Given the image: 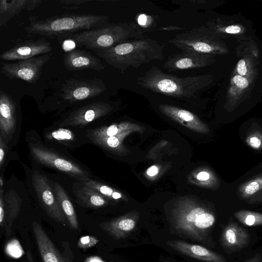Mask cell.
<instances>
[{
    "mask_svg": "<svg viewBox=\"0 0 262 262\" xmlns=\"http://www.w3.org/2000/svg\"><path fill=\"white\" fill-rule=\"evenodd\" d=\"M164 47L156 40L144 37L94 51L108 65L123 72L130 67L138 68L153 60H162Z\"/></svg>",
    "mask_w": 262,
    "mask_h": 262,
    "instance_id": "obj_1",
    "label": "cell"
},
{
    "mask_svg": "<svg viewBox=\"0 0 262 262\" xmlns=\"http://www.w3.org/2000/svg\"><path fill=\"white\" fill-rule=\"evenodd\" d=\"M106 15L94 14H66L54 16L44 19L30 17V26L24 28L30 34H38L58 40L84 31L107 24Z\"/></svg>",
    "mask_w": 262,
    "mask_h": 262,
    "instance_id": "obj_2",
    "label": "cell"
},
{
    "mask_svg": "<svg viewBox=\"0 0 262 262\" xmlns=\"http://www.w3.org/2000/svg\"><path fill=\"white\" fill-rule=\"evenodd\" d=\"M211 79L210 75L179 77L152 66L143 75L137 77V83L141 88L157 93L190 98L208 85Z\"/></svg>",
    "mask_w": 262,
    "mask_h": 262,
    "instance_id": "obj_3",
    "label": "cell"
},
{
    "mask_svg": "<svg viewBox=\"0 0 262 262\" xmlns=\"http://www.w3.org/2000/svg\"><path fill=\"white\" fill-rule=\"evenodd\" d=\"M26 140L29 157L34 163L60 171L81 183L91 179L92 173L86 167L49 146L35 131L27 133Z\"/></svg>",
    "mask_w": 262,
    "mask_h": 262,
    "instance_id": "obj_4",
    "label": "cell"
},
{
    "mask_svg": "<svg viewBox=\"0 0 262 262\" xmlns=\"http://www.w3.org/2000/svg\"><path fill=\"white\" fill-rule=\"evenodd\" d=\"M144 31L134 21L106 24L101 27L80 31L67 38L92 50L108 48L144 37Z\"/></svg>",
    "mask_w": 262,
    "mask_h": 262,
    "instance_id": "obj_5",
    "label": "cell"
},
{
    "mask_svg": "<svg viewBox=\"0 0 262 262\" xmlns=\"http://www.w3.org/2000/svg\"><path fill=\"white\" fill-rule=\"evenodd\" d=\"M188 211L177 216L174 229L179 233L193 240L205 241L209 237V230L215 222L214 216L201 207Z\"/></svg>",
    "mask_w": 262,
    "mask_h": 262,
    "instance_id": "obj_6",
    "label": "cell"
},
{
    "mask_svg": "<svg viewBox=\"0 0 262 262\" xmlns=\"http://www.w3.org/2000/svg\"><path fill=\"white\" fill-rule=\"evenodd\" d=\"M169 42L183 52L211 55L221 50L214 34L203 26L178 34Z\"/></svg>",
    "mask_w": 262,
    "mask_h": 262,
    "instance_id": "obj_7",
    "label": "cell"
},
{
    "mask_svg": "<svg viewBox=\"0 0 262 262\" xmlns=\"http://www.w3.org/2000/svg\"><path fill=\"white\" fill-rule=\"evenodd\" d=\"M51 182L39 171L36 170L33 172L32 184L41 206L50 217L66 225L68 221L58 204Z\"/></svg>",
    "mask_w": 262,
    "mask_h": 262,
    "instance_id": "obj_8",
    "label": "cell"
},
{
    "mask_svg": "<svg viewBox=\"0 0 262 262\" xmlns=\"http://www.w3.org/2000/svg\"><path fill=\"white\" fill-rule=\"evenodd\" d=\"M51 57V55L47 54L15 63H2L1 71L11 79H22L34 83L40 78L43 67Z\"/></svg>",
    "mask_w": 262,
    "mask_h": 262,
    "instance_id": "obj_9",
    "label": "cell"
},
{
    "mask_svg": "<svg viewBox=\"0 0 262 262\" xmlns=\"http://www.w3.org/2000/svg\"><path fill=\"white\" fill-rule=\"evenodd\" d=\"M16 105L13 99L0 91V136L10 147L17 142L20 131Z\"/></svg>",
    "mask_w": 262,
    "mask_h": 262,
    "instance_id": "obj_10",
    "label": "cell"
},
{
    "mask_svg": "<svg viewBox=\"0 0 262 262\" xmlns=\"http://www.w3.org/2000/svg\"><path fill=\"white\" fill-rule=\"evenodd\" d=\"M106 89L102 79L80 80L71 78L62 84L60 95L64 100L74 103L97 96Z\"/></svg>",
    "mask_w": 262,
    "mask_h": 262,
    "instance_id": "obj_11",
    "label": "cell"
},
{
    "mask_svg": "<svg viewBox=\"0 0 262 262\" xmlns=\"http://www.w3.org/2000/svg\"><path fill=\"white\" fill-rule=\"evenodd\" d=\"M111 105L104 102H95L71 112L59 124V126H82L106 115Z\"/></svg>",
    "mask_w": 262,
    "mask_h": 262,
    "instance_id": "obj_12",
    "label": "cell"
},
{
    "mask_svg": "<svg viewBox=\"0 0 262 262\" xmlns=\"http://www.w3.org/2000/svg\"><path fill=\"white\" fill-rule=\"evenodd\" d=\"M52 49L51 42L42 37L37 40H29L18 43L2 53L0 58L9 61L26 60L39 54H47Z\"/></svg>",
    "mask_w": 262,
    "mask_h": 262,
    "instance_id": "obj_13",
    "label": "cell"
},
{
    "mask_svg": "<svg viewBox=\"0 0 262 262\" xmlns=\"http://www.w3.org/2000/svg\"><path fill=\"white\" fill-rule=\"evenodd\" d=\"M213 62L211 55L182 52L168 57L163 67L169 72L204 67Z\"/></svg>",
    "mask_w": 262,
    "mask_h": 262,
    "instance_id": "obj_14",
    "label": "cell"
},
{
    "mask_svg": "<svg viewBox=\"0 0 262 262\" xmlns=\"http://www.w3.org/2000/svg\"><path fill=\"white\" fill-rule=\"evenodd\" d=\"M21 205V199L11 190L6 193L0 188V226L7 236L11 235L14 220L18 215Z\"/></svg>",
    "mask_w": 262,
    "mask_h": 262,
    "instance_id": "obj_15",
    "label": "cell"
},
{
    "mask_svg": "<svg viewBox=\"0 0 262 262\" xmlns=\"http://www.w3.org/2000/svg\"><path fill=\"white\" fill-rule=\"evenodd\" d=\"M248 231L233 221H230L223 229L220 243L227 253L239 251L245 248L250 242Z\"/></svg>",
    "mask_w": 262,
    "mask_h": 262,
    "instance_id": "obj_16",
    "label": "cell"
},
{
    "mask_svg": "<svg viewBox=\"0 0 262 262\" xmlns=\"http://www.w3.org/2000/svg\"><path fill=\"white\" fill-rule=\"evenodd\" d=\"M63 63L70 71L88 69L101 71L105 68L99 58L85 50L79 49H74L65 53Z\"/></svg>",
    "mask_w": 262,
    "mask_h": 262,
    "instance_id": "obj_17",
    "label": "cell"
},
{
    "mask_svg": "<svg viewBox=\"0 0 262 262\" xmlns=\"http://www.w3.org/2000/svg\"><path fill=\"white\" fill-rule=\"evenodd\" d=\"M32 228L43 262H72L73 258L60 253L38 223L33 222Z\"/></svg>",
    "mask_w": 262,
    "mask_h": 262,
    "instance_id": "obj_18",
    "label": "cell"
},
{
    "mask_svg": "<svg viewBox=\"0 0 262 262\" xmlns=\"http://www.w3.org/2000/svg\"><path fill=\"white\" fill-rule=\"evenodd\" d=\"M167 245L184 255L202 261L226 262V259L222 255L200 245L188 243L180 240L168 241Z\"/></svg>",
    "mask_w": 262,
    "mask_h": 262,
    "instance_id": "obj_19",
    "label": "cell"
},
{
    "mask_svg": "<svg viewBox=\"0 0 262 262\" xmlns=\"http://www.w3.org/2000/svg\"><path fill=\"white\" fill-rule=\"evenodd\" d=\"M46 143L48 145H59L63 149L73 150L79 145L76 134L69 128H57L43 133Z\"/></svg>",
    "mask_w": 262,
    "mask_h": 262,
    "instance_id": "obj_20",
    "label": "cell"
},
{
    "mask_svg": "<svg viewBox=\"0 0 262 262\" xmlns=\"http://www.w3.org/2000/svg\"><path fill=\"white\" fill-rule=\"evenodd\" d=\"M54 192L58 204L69 225L74 229H79V223L74 206L64 188L57 182H54Z\"/></svg>",
    "mask_w": 262,
    "mask_h": 262,
    "instance_id": "obj_21",
    "label": "cell"
},
{
    "mask_svg": "<svg viewBox=\"0 0 262 262\" xmlns=\"http://www.w3.org/2000/svg\"><path fill=\"white\" fill-rule=\"evenodd\" d=\"M136 225L133 219L125 217L102 223L100 226L102 230L118 239L127 236L134 229Z\"/></svg>",
    "mask_w": 262,
    "mask_h": 262,
    "instance_id": "obj_22",
    "label": "cell"
},
{
    "mask_svg": "<svg viewBox=\"0 0 262 262\" xmlns=\"http://www.w3.org/2000/svg\"><path fill=\"white\" fill-rule=\"evenodd\" d=\"M81 183L82 185L74 192L80 205L87 208H97L106 204L107 202L104 196Z\"/></svg>",
    "mask_w": 262,
    "mask_h": 262,
    "instance_id": "obj_23",
    "label": "cell"
},
{
    "mask_svg": "<svg viewBox=\"0 0 262 262\" xmlns=\"http://www.w3.org/2000/svg\"><path fill=\"white\" fill-rule=\"evenodd\" d=\"M29 0H1L0 1V27L27 9Z\"/></svg>",
    "mask_w": 262,
    "mask_h": 262,
    "instance_id": "obj_24",
    "label": "cell"
},
{
    "mask_svg": "<svg viewBox=\"0 0 262 262\" xmlns=\"http://www.w3.org/2000/svg\"><path fill=\"white\" fill-rule=\"evenodd\" d=\"M262 190V173L239 185L237 194L242 200H247Z\"/></svg>",
    "mask_w": 262,
    "mask_h": 262,
    "instance_id": "obj_25",
    "label": "cell"
},
{
    "mask_svg": "<svg viewBox=\"0 0 262 262\" xmlns=\"http://www.w3.org/2000/svg\"><path fill=\"white\" fill-rule=\"evenodd\" d=\"M234 216L243 224L248 226L262 225V213L250 210H241L234 213Z\"/></svg>",
    "mask_w": 262,
    "mask_h": 262,
    "instance_id": "obj_26",
    "label": "cell"
},
{
    "mask_svg": "<svg viewBox=\"0 0 262 262\" xmlns=\"http://www.w3.org/2000/svg\"><path fill=\"white\" fill-rule=\"evenodd\" d=\"M245 142L249 146L255 150L262 149V130L252 129L247 135Z\"/></svg>",
    "mask_w": 262,
    "mask_h": 262,
    "instance_id": "obj_27",
    "label": "cell"
},
{
    "mask_svg": "<svg viewBox=\"0 0 262 262\" xmlns=\"http://www.w3.org/2000/svg\"><path fill=\"white\" fill-rule=\"evenodd\" d=\"M5 252L8 256L13 258H18L25 253L19 242L16 239L11 240L7 244Z\"/></svg>",
    "mask_w": 262,
    "mask_h": 262,
    "instance_id": "obj_28",
    "label": "cell"
},
{
    "mask_svg": "<svg viewBox=\"0 0 262 262\" xmlns=\"http://www.w3.org/2000/svg\"><path fill=\"white\" fill-rule=\"evenodd\" d=\"M10 147L9 146L0 136V170L4 172L11 154Z\"/></svg>",
    "mask_w": 262,
    "mask_h": 262,
    "instance_id": "obj_29",
    "label": "cell"
},
{
    "mask_svg": "<svg viewBox=\"0 0 262 262\" xmlns=\"http://www.w3.org/2000/svg\"><path fill=\"white\" fill-rule=\"evenodd\" d=\"M99 240L95 236L86 235L81 237L77 243V246L82 249H87L94 246Z\"/></svg>",
    "mask_w": 262,
    "mask_h": 262,
    "instance_id": "obj_30",
    "label": "cell"
},
{
    "mask_svg": "<svg viewBox=\"0 0 262 262\" xmlns=\"http://www.w3.org/2000/svg\"><path fill=\"white\" fill-rule=\"evenodd\" d=\"M233 82L237 87L243 89L247 88L249 85L248 79L239 75H236L233 77Z\"/></svg>",
    "mask_w": 262,
    "mask_h": 262,
    "instance_id": "obj_31",
    "label": "cell"
},
{
    "mask_svg": "<svg viewBox=\"0 0 262 262\" xmlns=\"http://www.w3.org/2000/svg\"><path fill=\"white\" fill-rule=\"evenodd\" d=\"M151 17L149 16L146 15L145 14H141L138 18V25L142 28L143 30V28H145L146 27H148V23L150 24V21L151 19Z\"/></svg>",
    "mask_w": 262,
    "mask_h": 262,
    "instance_id": "obj_32",
    "label": "cell"
},
{
    "mask_svg": "<svg viewBox=\"0 0 262 262\" xmlns=\"http://www.w3.org/2000/svg\"><path fill=\"white\" fill-rule=\"evenodd\" d=\"M237 71L239 75L244 76L246 75L247 72V68L244 59H241L237 64Z\"/></svg>",
    "mask_w": 262,
    "mask_h": 262,
    "instance_id": "obj_33",
    "label": "cell"
},
{
    "mask_svg": "<svg viewBox=\"0 0 262 262\" xmlns=\"http://www.w3.org/2000/svg\"><path fill=\"white\" fill-rule=\"evenodd\" d=\"M246 202L249 204L262 203V190L246 200Z\"/></svg>",
    "mask_w": 262,
    "mask_h": 262,
    "instance_id": "obj_34",
    "label": "cell"
},
{
    "mask_svg": "<svg viewBox=\"0 0 262 262\" xmlns=\"http://www.w3.org/2000/svg\"><path fill=\"white\" fill-rule=\"evenodd\" d=\"M199 180L202 181H207L208 180H214L216 181V178H213L212 177L211 173H210L207 171H201L199 173L196 177Z\"/></svg>",
    "mask_w": 262,
    "mask_h": 262,
    "instance_id": "obj_35",
    "label": "cell"
},
{
    "mask_svg": "<svg viewBox=\"0 0 262 262\" xmlns=\"http://www.w3.org/2000/svg\"><path fill=\"white\" fill-rule=\"evenodd\" d=\"M227 33L237 34L241 31L240 27L237 25H231L227 27L224 29Z\"/></svg>",
    "mask_w": 262,
    "mask_h": 262,
    "instance_id": "obj_36",
    "label": "cell"
},
{
    "mask_svg": "<svg viewBox=\"0 0 262 262\" xmlns=\"http://www.w3.org/2000/svg\"><path fill=\"white\" fill-rule=\"evenodd\" d=\"M42 1L39 0H29L27 10L31 11L38 6Z\"/></svg>",
    "mask_w": 262,
    "mask_h": 262,
    "instance_id": "obj_37",
    "label": "cell"
},
{
    "mask_svg": "<svg viewBox=\"0 0 262 262\" xmlns=\"http://www.w3.org/2000/svg\"><path fill=\"white\" fill-rule=\"evenodd\" d=\"M89 2V1H84V0H63L60 1L59 2L66 5H81L86 2Z\"/></svg>",
    "mask_w": 262,
    "mask_h": 262,
    "instance_id": "obj_38",
    "label": "cell"
},
{
    "mask_svg": "<svg viewBox=\"0 0 262 262\" xmlns=\"http://www.w3.org/2000/svg\"><path fill=\"white\" fill-rule=\"evenodd\" d=\"M243 262H262V256L259 254H256Z\"/></svg>",
    "mask_w": 262,
    "mask_h": 262,
    "instance_id": "obj_39",
    "label": "cell"
},
{
    "mask_svg": "<svg viewBox=\"0 0 262 262\" xmlns=\"http://www.w3.org/2000/svg\"><path fill=\"white\" fill-rule=\"evenodd\" d=\"M158 172V168L156 166H152L147 170V173L150 176H154L156 175Z\"/></svg>",
    "mask_w": 262,
    "mask_h": 262,
    "instance_id": "obj_40",
    "label": "cell"
},
{
    "mask_svg": "<svg viewBox=\"0 0 262 262\" xmlns=\"http://www.w3.org/2000/svg\"><path fill=\"white\" fill-rule=\"evenodd\" d=\"M84 262H104L99 257L96 256H90L85 259Z\"/></svg>",
    "mask_w": 262,
    "mask_h": 262,
    "instance_id": "obj_41",
    "label": "cell"
},
{
    "mask_svg": "<svg viewBox=\"0 0 262 262\" xmlns=\"http://www.w3.org/2000/svg\"><path fill=\"white\" fill-rule=\"evenodd\" d=\"M160 29L162 30L170 31V30H181V29H183L181 28H179V27H175V26H169V27H167L162 28Z\"/></svg>",
    "mask_w": 262,
    "mask_h": 262,
    "instance_id": "obj_42",
    "label": "cell"
},
{
    "mask_svg": "<svg viewBox=\"0 0 262 262\" xmlns=\"http://www.w3.org/2000/svg\"><path fill=\"white\" fill-rule=\"evenodd\" d=\"M121 198V194L118 192H115L113 194V198L117 200Z\"/></svg>",
    "mask_w": 262,
    "mask_h": 262,
    "instance_id": "obj_43",
    "label": "cell"
},
{
    "mask_svg": "<svg viewBox=\"0 0 262 262\" xmlns=\"http://www.w3.org/2000/svg\"><path fill=\"white\" fill-rule=\"evenodd\" d=\"M4 185V181L3 174H1L0 177V188H3Z\"/></svg>",
    "mask_w": 262,
    "mask_h": 262,
    "instance_id": "obj_44",
    "label": "cell"
},
{
    "mask_svg": "<svg viewBox=\"0 0 262 262\" xmlns=\"http://www.w3.org/2000/svg\"><path fill=\"white\" fill-rule=\"evenodd\" d=\"M163 262H172V261H168V260H164V261Z\"/></svg>",
    "mask_w": 262,
    "mask_h": 262,
    "instance_id": "obj_45",
    "label": "cell"
},
{
    "mask_svg": "<svg viewBox=\"0 0 262 262\" xmlns=\"http://www.w3.org/2000/svg\"><path fill=\"white\" fill-rule=\"evenodd\" d=\"M261 168H262V166H261Z\"/></svg>",
    "mask_w": 262,
    "mask_h": 262,
    "instance_id": "obj_46",
    "label": "cell"
}]
</instances>
